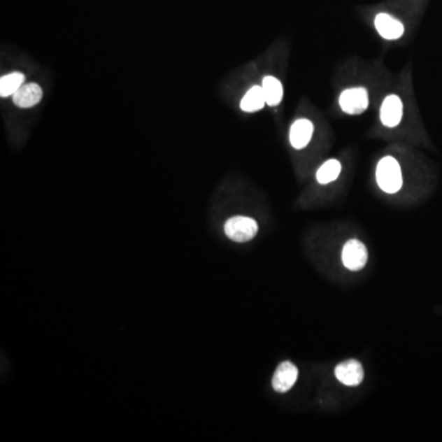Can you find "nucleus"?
<instances>
[{
	"label": "nucleus",
	"mask_w": 442,
	"mask_h": 442,
	"mask_svg": "<svg viewBox=\"0 0 442 442\" xmlns=\"http://www.w3.org/2000/svg\"><path fill=\"white\" fill-rule=\"evenodd\" d=\"M339 106L348 115H360L369 107V95L365 87H352L343 91L339 96Z\"/></svg>",
	"instance_id": "3"
},
{
	"label": "nucleus",
	"mask_w": 442,
	"mask_h": 442,
	"mask_svg": "<svg viewBox=\"0 0 442 442\" xmlns=\"http://www.w3.org/2000/svg\"><path fill=\"white\" fill-rule=\"evenodd\" d=\"M266 104V97L262 86H253L247 91L246 95L243 96L240 106L241 110L245 112H257L262 110Z\"/></svg>",
	"instance_id": "12"
},
{
	"label": "nucleus",
	"mask_w": 442,
	"mask_h": 442,
	"mask_svg": "<svg viewBox=\"0 0 442 442\" xmlns=\"http://www.w3.org/2000/svg\"><path fill=\"white\" fill-rule=\"evenodd\" d=\"M367 257L366 247L359 240H349L343 247V264L350 271H362L366 266Z\"/></svg>",
	"instance_id": "4"
},
{
	"label": "nucleus",
	"mask_w": 442,
	"mask_h": 442,
	"mask_svg": "<svg viewBox=\"0 0 442 442\" xmlns=\"http://www.w3.org/2000/svg\"><path fill=\"white\" fill-rule=\"evenodd\" d=\"M42 96H43V92H42L40 86L35 83H30V84H24L19 90L16 91L13 101L17 107L30 108V107L40 104Z\"/></svg>",
	"instance_id": "10"
},
{
	"label": "nucleus",
	"mask_w": 442,
	"mask_h": 442,
	"mask_svg": "<svg viewBox=\"0 0 442 442\" xmlns=\"http://www.w3.org/2000/svg\"><path fill=\"white\" fill-rule=\"evenodd\" d=\"M262 89L264 92L266 105L276 107L282 102L283 95H284L282 81L278 80L274 76H266L262 83Z\"/></svg>",
	"instance_id": "11"
},
{
	"label": "nucleus",
	"mask_w": 442,
	"mask_h": 442,
	"mask_svg": "<svg viewBox=\"0 0 442 442\" xmlns=\"http://www.w3.org/2000/svg\"><path fill=\"white\" fill-rule=\"evenodd\" d=\"M375 26H376L377 32L385 40H398L404 34V26L402 22L386 13H381L376 16Z\"/></svg>",
	"instance_id": "8"
},
{
	"label": "nucleus",
	"mask_w": 442,
	"mask_h": 442,
	"mask_svg": "<svg viewBox=\"0 0 442 442\" xmlns=\"http://www.w3.org/2000/svg\"><path fill=\"white\" fill-rule=\"evenodd\" d=\"M342 172V164L336 159L327 160L317 171V181L321 185H328L336 181Z\"/></svg>",
	"instance_id": "13"
},
{
	"label": "nucleus",
	"mask_w": 442,
	"mask_h": 442,
	"mask_svg": "<svg viewBox=\"0 0 442 442\" xmlns=\"http://www.w3.org/2000/svg\"><path fill=\"white\" fill-rule=\"evenodd\" d=\"M376 180L382 191L393 194L402 188L401 166L392 156L383 157L377 164Z\"/></svg>",
	"instance_id": "1"
},
{
	"label": "nucleus",
	"mask_w": 442,
	"mask_h": 442,
	"mask_svg": "<svg viewBox=\"0 0 442 442\" xmlns=\"http://www.w3.org/2000/svg\"><path fill=\"white\" fill-rule=\"evenodd\" d=\"M380 117H381L382 124L388 128H394L401 123L403 117V104L399 96H387L385 101L382 102Z\"/></svg>",
	"instance_id": "6"
},
{
	"label": "nucleus",
	"mask_w": 442,
	"mask_h": 442,
	"mask_svg": "<svg viewBox=\"0 0 442 442\" xmlns=\"http://www.w3.org/2000/svg\"><path fill=\"white\" fill-rule=\"evenodd\" d=\"M336 377L338 381L345 386H359L364 380V369L357 360L349 359L336 367Z\"/></svg>",
	"instance_id": "7"
},
{
	"label": "nucleus",
	"mask_w": 442,
	"mask_h": 442,
	"mask_svg": "<svg viewBox=\"0 0 442 442\" xmlns=\"http://www.w3.org/2000/svg\"><path fill=\"white\" fill-rule=\"evenodd\" d=\"M313 136V123L301 118L292 123L290 128V144L297 150H301L308 145Z\"/></svg>",
	"instance_id": "9"
},
{
	"label": "nucleus",
	"mask_w": 442,
	"mask_h": 442,
	"mask_svg": "<svg viewBox=\"0 0 442 442\" xmlns=\"http://www.w3.org/2000/svg\"><path fill=\"white\" fill-rule=\"evenodd\" d=\"M25 81V76L19 71H14L11 74L3 76L0 79V95L3 97L14 95L16 91L24 85Z\"/></svg>",
	"instance_id": "14"
},
{
	"label": "nucleus",
	"mask_w": 442,
	"mask_h": 442,
	"mask_svg": "<svg viewBox=\"0 0 442 442\" xmlns=\"http://www.w3.org/2000/svg\"><path fill=\"white\" fill-rule=\"evenodd\" d=\"M227 236L235 242L251 241L258 232L256 220L247 216H234L225 224Z\"/></svg>",
	"instance_id": "2"
},
{
	"label": "nucleus",
	"mask_w": 442,
	"mask_h": 442,
	"mask_svg": "<svg viewBox=\"0 0 442 442\" xmlns=\"http://www.w3.org/2000/svg\"><path fill=\"white\" fill-rule=\"evenodd\" d=\"M299 376L297 367L290 362H284L278 366L273 376V388L276 392L285 393L292 390Z\"/></svg>",
	"instance_id": "5"
}]
</instances>
